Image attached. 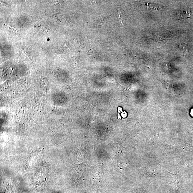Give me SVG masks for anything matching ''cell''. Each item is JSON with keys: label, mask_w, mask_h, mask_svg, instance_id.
Listing matches in <instances>:
<instances>
[{"label": "cell", "mask_w": 193, "mask_h": 193, "mask_svg": "<svg viewBox=\"0 0 193 193\" xmlns=\"http://www.w3.org/2000/svg\"><path fill=\"white\" fill-rule=\"evenodd\" d=\"M40 85L42 90L45 92H48L49 91V84L46 78H43L41 79Z\"/></svg>", "instance_id": "cell-1"}]
</instances>
